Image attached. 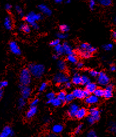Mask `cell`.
Segmentation results:
<instances>
[{
	"mask_svg": "<svg viewBox=\"0 0 116 137\" xmlns=\"http://www.w3.org/2000/svg\"><path fill=\"white\" fill-rule=\"evenodd\" d=\"M71 87H72V84L70 82L68 81L64 84V87L66 88H70Z\"/></svg>",
	"mask_w": 116,
	"mask_h": 137,
	"instance_id": "obj_51",
	"label": "cell"
},
{
	"mask_svg": "<svg viewBox=\"0 0 116 137\" xmlns=\"http://www.w3.org/2000/svg\"><path fill=\"white\" fill-rule=\"evenodd\" d=\"M87 121H88V122L90 124L92 125V124H94L95 122H96V120L93 118L92 117L90 116V115H89L87 117Z\"/></svg>",
	"mask_w": 116,
	"mask_h": 137,
	"instance_id": "obj_40",
	"label": "cell"
},
{
	"mask_svg": "<svg viewBox=\"0 0 116 137\" xmlns=\"http://www.w3.org/2000/svg\"><path fill=\"white\" fill-rule=\"evenodd\" d=\"M9 48L11 52L16 56H19L21 54V51L19 45H18V44L15 41H11L10 44H9Z\"/></svg>",
	"mask_w": 116,
	"mask_h": 137,
	"instance_id": "obj_8",
	"label": "cell"
},
{
	"mask_svg": "<svg viewBox=\"0 0 116 137\" xmlns=\"http://www.w3.org/2000/svg\"><path fill=\"white\" fill-rule=\"evenodd\" d=\"M62 101L61 100H60L59 99H58L57 98H55L54 99H50V100H48L47 103L49 104L52 105L54 107H60L62 105Z\"/></svg>",
	"mask_w": 116,
	"mask_h": 137,
	"instance_id": "obj_22",
	"label": "cell"
},
{
	"mask_svg": "<svg viewBox=\"0 0 116 137\" xmlns=\"http://www.w3.org/2000/svg\"><path fill=\"white\" fill-rule=\"evenodd\" d=\"M100 5L104 6H108L112 4V0H98Z\"/></svg>",
	"mask_w": 116,
	"mask_h": 137,
	"instance_id": "obj_29",
	"label": "cell"
},
{
	"mask_svg": "<svg viewBox=\"0 0 116 137\" xmlns=\"http://www.w3.org/2000/svg\"><path fill=\"white\" fill-rule=\"evenodd\" d=\"M78 51L79 52H86L92 54L96 51V48L91 46L88 43H82L80 45L78 48Z\"/></svg>",
	"mask_w": 116,
	"mask_h": 137,
	"instance_id": "obj_6",
	"label": "cell"
},
{
	"mask_svg": "<svg viewBox=\"0 0 116 137\" xmlns=\"http://www.w3.org/2000/svg\"><path fill=\"white\" fill-rule=\"evenodd\" d=\"M59 29L62 32L66 33L69 30V27L66 24H63L59 26Z\"/></svg>",
	"mask_w": 116,
	"mask_h": 137,
	"instance_id": "obj_35",
	"label": "cell"
},
{
	"mask_svg": "<svg viewBox=\"0 0 116 137\" xmlns=\"http://www.w3.org/2000/svg\"><path fill=\"white\" fill-rule=\"evenodd\" d=\"M39 103V99H35L34 100H33L31 103V107H37V105Z\"/></svg>",
	"mask_w": 116,
	"mask_h": 137,
	"instance_id": "obj_46",
	"label": "cell"
},
{
	"mask_svg": "<svg viewBox=\"0 0 116 137\" xmlns=\"http://www.w3.org/2000/svg\"><path fill=\"white\" fill-rule=\"evenodd\" d=\"M113 85L112 84H108L107 85L106 89L104 90V97L106 99H110L113 95Z\"/></svg>",
	"mask_w": 116,
	"mask_h": 137,
	"instance_id": "obj_13",
	"label": "cell"
},
{
	"mask_svg": "<svg viewBox=\"0 0 116 137\" xmlns=\"http://www.w3.org/2000/svg\"><path fill=\"white\" fill-rule=\"evenodd\" d=\"M108 129L113 134L116 135V122H111L109 124Z\"/></svg>",
	"mask_w": 116,
	"mask_h": 137,
	"instance_id": "obj_30",
	"label": "cell"
},
{
	"mask_svg": "<svg viewBox=\"0 0 116 137\" xmlns=\"http://www.w3.org/2000/svg\"><path fill=\"white\" fill-rule=\"evenodd\" d=\"M54 1H55V3H61L63 1V0H54Z\"/></svg>",
	"mask_w": 116,
	"mask_h": 137,
	"instance_id": "obj_57",
	"label": "cell"
},
{
	"mask_svg": "<svg viewBox=\"0 0 116 137\" xmlns=\"http://www.w3.org/2000/svg\"><path fill=\"white\" fill-rule=\"evenodd\" d=\"M38 8L45 15H48V16H50V15L52 14V11H51L50 9L49 8L47 5H45V4H40V5H38Z\"/></svg>",
	"mask_w": 116,
	"mask_h": 137,
	"instance_id": "obj_15",
	"label": "cell"
},
{
	"mask_svg": "<svg viewBox=\"0 0 116 137\" xmlns=\"http://www.w3.org/2000/svg\"><path fill=\"white\" fill-rule=\"evenodd\" d=\"M87 114H88V111H87L86 108H79V110H78L76 117L79 120H81V119L84 118L87 115Z\"/></svg>",
	"mask_w": 116,
	"mask_h": 137,
	"instance_id": "obj_16",
	"label": "cell"
},
{
	"mask_svg": "<svg viewBox=\"0 0 116 137\" xmlns=\"http://www.w3.org/2000/svg\"><path fill=\"white\" fill-rule=\"evenodd\" d=\"M75 97L73 95V94H68L66 95V99H65V102H70L74 100Z\"/></svg>",
	"mask_w": 116,
	"mask_h": 137,
	"instance_id": "obj_34",
	"label": "cell"
},
{
	"mask_svg": "<svg viewBox=\"0 0 116 137\" xmlns=\"http://www.w3.org/2000/svg\"><path fill=\"white\" fill-rule=\"evenodd\" d=\"M60 44V40L59 39H55L54 40H53L50 42V45L53 47H55V46L57 45L58 44Z\"/></svg>",
	"mask_w": 116,
	"mask_h": 137,
	"instance_id": "obj_44",
	"label": "cell"
},
{
	"mask_svg": "<svg viewBox=\"0 0 116 137\" xmlns=\"http://www.w3.org/2000/svg\"><path fill=\"white\" fill-rule=\"evenodd\" d=\"M63 51H64V53L66 54V55H70V54H74V51L72 49V48L71 46L69 45V44L65 42L63 44Z\"/></svg>",
	"mask_w": 116,
	"mask_h": 137,
	"instance_id": "obj_17",
	"label": "cell"
},
{
	"mask_svg": "<svg viewBox=\"0 0 116 137\" xmlns=\"http://www.w3.org/2000/svg\"><path fill=\"white\" fill-rule=\"evenodd\" d=\"M54 50L57 56H61L64 53L63 45H61V44H58L57 45L54 47Z\"/></svg>",
	"mask_w": 116,
	"mask_h": 137,
	"instance_id": "obj_24",
	"label": "cell"
},
{
	"mask_svg": "<svg viewBox=\"0 0 116 137\" xmlns=\"http://www.w3.org/2000/svg\"><path fill=\"white\" fill-rule=\"evenodd\" d=\"M90 82V79H89L88 76H85V75H83V76H82V84L86 85Z\"/></svg>",
	"mask_w": 116,
	"mask_h": 137,
	"instance_id": "obj_33",
	"label": "cell"
},
{
	"mask_svg": "<svg viewBox=\"0 0 116 137\" xmlns=\"http://www.w3.org/2000/svg\"><path fill=\"white\" fill-rule=\"evenodd\" d=\"M113 45L112 44H107L103 46V48L106 51H110L113 49Z\"/></svg>",
	"mask_w": 116,
	"mask_h": 137,
	"instance_id": "obj_39",
	"label": "cell"
},
{
	"mask_svg": "<svg viewBox=\"0 0 116 137\" xmlns=\"http://www.w3.org/2000/svg\"><path fill=\"white\" fill-rule=\"evenodd\" d=\"M89 113L90 116L95 119L96 121H99L100 118V112L97 108L91 107L89 110Z\"/></svg>",
	"mask_w": 116,
	"mask_h": 137,
	"instance_id": "obj_10",
	"label": "cell"
},
{
	"mask_svg": "<svg viewBox=\"0 0 116 137\" xmlns=\"http://www.w3.org/2000/svg\"><path fill=\"white\" fill-rule=\"evenodd\" d=\"M104 90H103L102 88H97L94 92V94L98 98H99V97H104Z\"/></svg>",
	"mask_w": 116,
	"mask_h": 137,
	"instance_id": "obj_31",
	"label": "cell"
},
{
	"mask_svg": "<svg viewBox=\"0 0 116 137\" xmlns=\"http://www.w3.org/2000/svg\"><path fill=\"white\" fill-rule=\"evenodd\" d=\"M114 24L116 25V17H115L114 19Z\"/></svg>",
	"mask_w": 116,
	"mask_h": 137,
	"instance_id": "obj_60",
	"label": "cell"
},
{
	"mask_svg": "<svg viewBox=\"0 0 116 137\" xmlns=\"http://www.w3.org/2000/svg\"><path fill=\"white\" fill-rule=\"evenodd\" d=\"M31 26H32V28H33V29H35V30H37L39 28L38 24L36 22H35V23H33L32 24H31Z\"/></svg>",
	"mask_w": 116,
	"mask_h": 137,
	"instance_id": "obj_49",
	"label": "cell"
},
{
	"mask_svg": "<svg viewBox=\"0 0 116 137\" xmlns=\"http://www.w3.org/2000/svg\"><path fill=\"white\" fill-rule=\"evenodd\" d=\"M99 74V73L97 71L94 70H91L90 71H89V74H90V76L93 77H96L98 76Z\"/></svg>",
	"mask_w": 116,
	"mask_h": 137,
	"instance_id": "obj_43",
	"label": "cell"
},
{
	"mask_svg": "<svg viewBox=\"0 0 116 137\" xmlns=\"http://www.w3.org/2000/svg\"><path fill=\"white\" fill-rule=\"evenodd\" d=\"M72 94L74 95L75 98L80 99L86 98L90 95V93L87 91L86 90H83L80 89V88H76V89L73 90Z\"/></svg>",
	"mask_w": 116,
	"mask_h": 137,
	"instance_id": "obj_7",
	"label": "cell"
},
{
	"mask_svg": "<svg viewBox=\"0 0 116 137\" xmlns=\"http://www.w3.org/2000/svg\"><path fill=\"white\" fill-rule=\"evenodd\" d=\"M83 63H82V62H79V63H77V68L78 69H82L83 67Z\"/></svg>",
	"mask_w": 116,
	"mask_h": 137,
	"instance_id": "obj_50",
	"label": "cell"
},
{
	"mask_svg": "<svg viewBox=\"0 0 116 137\" xmlns=\"http://www.w3.org/2000/svg\"><path fill=\"white\" fill-rule=\"evenodd\" d=\"M20 30L25 33H29L31 31V27L28 24H24L20 26Z\"/></svg>",
	"mask_w": 116,
	"mask_h": 137,
	"instance_id": "obj_27",
	"label": "cell"
},
{
	"mask_svg": "<svg viewBox=\"0 0 116 137\" xmlns=\"http://www.w3.org/2000/svg\"><path fill=\"white\" fill-rule=\"evenodd\" d=\"M79 109V106H78V105L76 104H71L70 106H69L68 111V114L69 115V116L71 117V118L76 117V114Z\"/></svg>",
	"mask_w": 116,
	"mask_h": 137,
	"instance_id": "obj_9",
	"label": "cell"
},
{
	"mask_svg": "<svg viewBox=\"0 0 116 137\" xmlns=\"http://www.w3.org/2000/svg\"><path fill=\"white\" fill-rule=\"evenodd\" d=\"M8 85V82L6 81H2L0 82V90L6 87Z\"/></svg>",
	"mask_w": 116,
	"mask_h": 137,
	"instance_id": "obj_45",
	"label": "cell"
},
{
	"mask_svg": "<svg viewBox=\"0 0 116 137\" xmlns=\"http://www.w3.org/2000/svg\"><path fill=\"white\" fill-rule=\"evenodd\" d=\"M3 95V90H0V99L2 98Z\"/></svg>",
	"mask_w": 116,
	"mask_h": 137,
	"instance_id": "obj_56",
	"label": "cell"
},
{
	"mask_svg": "<svg viewBox=\"0 0 116 137\" xmlns=\"http://www.w3.org/2000/svg\"><path fill=\"white\" fill-rule=\"evenodd\" d=\"M57 66L58 69L61 71H64L66 68V64L63 60H60L57 62Z\"/></svg>",
	"mask_w": 116,
	"mask_h": 137,
	"instance_id": "obj_26",
	"label": "cell"
},
{
	"mask_svg": "<svg viewBox=\"0 0 116 137\" xmlns=\"http://www.w3.org/2000/svg\"><path fill=\"white\" fill-rule=\"evenodd\" d=\"M46 97H47V98L49 99V100L54 99L55 98V94L53 92H48L47 95H46Z\"/></svg>",
	"mask_w": 116,
	"mask_h": 137,
	"instance_id": "obj_41",
	"label": "cell"
},
{
	"mask_svg": "<svg viewBox=\"0 0 116 137\" xmlns=\"http://www.w3.org/2000/svg\"><path fill=\"white\" fill-rule=\"evenodd\" d=\"M67 59H68V61L69 63L72 64H77L78 63L77 57L75 54L69 55V56L67 57Z\"/></svg>",
	"mask_w": 116,
	"mask_h": 137,
	"instance_id": "obj_25",
	"label": "cell"
},
{
	"mask_svg": "<svg viewBox=\"0 0 116 137\" xmlns=\"http://www.w3.org/2000/svg\"><path fill=\"white\" fill-rule=\"evenodd\" d=\"M21 88V92L22 96V98L24 99H27L30 97L31 94V88L28 87V86H20Z\"/></svg>",
	"mask_w": 116,
	"mask_h": 137,
	"instance_id": "obj_11",
	"label": "cell"
},
{
	"mask_svg": "<svg viewBox=\"0 0 116 137\" xmlns=\"http://www.w3.org/2000/svg\"><path fill=\"white\" fill-rule=\"evenodd\" d=\"M14 135V131L10 126H6L0 134V137H10Z\"/></svg>",
	"mask_w": 116,
	"mask_h": 137,
	"instance_id": "obj_12",
	"label": "cell"
},
{
	"mask_svg": "<svg viewBox=\"0 0 116 137\" xmlns=\"http://www.w3.org/2000/svg\"><path fill=\"white\" fill-rule=\"evenodd\" d=\"M112 36H113V38L116 40V31H114L113 32V34H112Z\"/></svg>",
	"mask_w": 116,
	"mask_h": 137,
	"instance_id": "obj_55",
	"label": "cell"
},
{
	"mask_svg": "<svg viewBox=\"0 0 116 137\" xmlns=\"http://www.w3.org/2000/svg\"><path fill=\"white\" fill-rule=\"evenodd\" d=\"M110 79L105 72H100L97 76V82L102 86H107L109 84Z\"/></svg>",
	"mask_w": 116,
	"mask_h": 137,
	"instance_id": "obj_5",
	"label": "cell"
},
{
	"mask_svg": "<svg viewBox=\"0 0 116 137\" xmlns=\"http://www.w3.org/2000/svg\"><path fill=\"white\" fill-rule=\"evenodd\" d=\"M47 86H48L47 83H42L39 88V91L41 92L44 91L46 89V88H47Z\"/></svg>",
	"mask_w": 116,
	"mask_h": 137,
	"instance_id": "obj_38",
	"label": "cell"
},
{
	"mask_svg": "<svg viewBox=\"0 0 116 137\" xmlns=\"http://www.w3.org/2000/svg\"><path fill=\"white\" fill-rule=\"evenodd\" d=\"M87 137H98V136L95 131H93V130H90V131H89V132L88 133Z\"/></svg>",
	"mask_w": 116,
	"mask_h": 137,
	"instance_id": "obj_42",
	"label": "cell"
},
{
	"mask_svg": "<svg viewBox=\"0 0 116 137\" xmlns=\"http://www.w3.org/2000/svg\"><path fill=\"white\" fill-rule=\"evenodd\" d=\"M19 81L21 85L28 86L31 81V74L29 69L24 68L21 71L19 76Z\"/></svg>",
	"mask_w": 116,
	"mask_h": 137,
	"instance_id": "obj_2",
	"label": "cell"
},
{
	"mask_svg": "<svg viewBox=\"0 0 116 137\" xmlns=\"http://www.w3.org/2000/svg\"><path fill=\"white\" fill-rule=\"evenodd\" d=\"M85 102L88 105H95L99 102V98L95 95H90L86 98Z\"/></svg>",
	"mask_w": 116,
	"mask_h": 137,
	"instance_id": "obj_14",
	"label": "cell"
},
{
	"mask_svg": "<svg viewBox=\"0 0 116 137\" xmlns=\"http://www.w3.org/2000/svg\"><path fill=\"white\" fill-rule=\"evenodd\" d=\"M5 8L6 10L10 11L11 10V8H12V6H11V5L10 4H6L5 6Z\"/></svg>",
	"mask_w": 116,
	"mask_h": 137,
	"instance_id": "obj_52",
	"label": "cell"
},
{
	"mask_svg": "<svg viewBox=\"0 0 116 137\" xmlns=\"http://www.w3.org/2000/svg\"><path fill=\"white\" fill-rule=\"evenodd\" d=\"M58 56H57V54L53 55V59H57V58H58Z\"/></svg>",
	"mask_w": 116,
	"mask_h": 137,
	"instance_id": "obj_58",
	"label": "cell"
},
{
	"mask_svg": "<svg viewBox=\"0 0 116 137\" xmlns=\"http://www.w3.org/2000/svg\"><path fill=\"white\" fill-rule=\"evenodd\" d=\"M42 18V15L39 13H36L34 12H31L26 15L25 17V21L29 24H32L35 22L41 20Z\"/></svg>",
	"mask_w": 116,
	"mask_h": 137,
	"instance_id": "obj_3",
	"label": "cell"
},
{
	"mask_svg": "<svg viewBox=\"0 0 116 137\" xmlns=\"http://www.w3.org/2000/svg\"><path fill=\"white\" fill-rule=\"evenodd\" d=\"M37 112V107H31L30 109L28 110L26 114V117L28 119L32 118L33 116H35V115L36 114Z\"/></svg>",
	"mask_w": 116,
	"mask_h": 137,
	"instance_id": "obj_21",
	"label": "cell"
},
{
	"mask_svg": "<svg viewBox=\"0 0 116 137\" xmlns=\"http://www.w3.org/2000/svg\"><path fill=\"white\" fill-rule=\"evenodd\" d=\"M15 10H16V11L18 12V14L21 17L24 16V12L23 11H22V9L21 8V6H19L18 5L15 6Z\"/></svg>",
	"mask_w": 116,
	"mask_h": 137,
	"instance_id": "obj_37",
	"label": "cell"
},
{
	"mask_svg": "<svg viewBox=\"0 0 116 137\" xmlns=\"http://www.w3.org/2000/svg\"><path fill=\"white\" fill-rule=\"evenodd\" d=\"M63 129V125L61 124H56L52 128V131L55 134H59L62 132Z\"/></svg>",
	"mask_w": 116,
	"mask_h": 137,
	"instance_id": "obj_23",
	"label": "cell"
},
{
	"mask_svg": "<svg viewBox=\"0 0 116 137\" xmlns=\"http://www.w3.org/2000/svg\"><path fill=\"white\" fill-rule=\"evenodd\" d=\"M46 137H56V134L52 133V134H49V135H48Z\"/></svg>",
	"mask_w": 116,
	"mask_h": 137,
	"instance_id": "obj_54",
	"label": "cell"
},
{
	"mask_svg": "<svg viewBox=\"0 0 116 137\" xmlns=\"http://www.w3.org/2000/svg\"><path fill=\"white\" fill-rule=\"evenodd\" d=\"M96 5V0H89V6L91 10H93Z\"/></svg>",
	"mask_w": 116,
	"mask_h": 137,
	"instance_id": "obj_47",
	"label": "cell"
},
{
	"mask_svg": "<svg viewBox=\"0 0 116 137\" xmlns=\"http://www.w3.org/2000/svg\"><path fill=\"white\" fill-rule=\"evenodd\" d=\"M57 37L58 38V39H63L68 37V34H66V33L64 32H59L57 34Z\"/></svg>",
	"mask_w": 116,
	"mask_h": 137,
	"instance_id": "obj_36",
	"label": "cell"
},
{
	"mask_svg": "<svg viewBox=\"0 0 116 137\" xmlns=\"http://www.w3.org/2000/svg\"><path fill=\"white\" fill-rule=\"evenodd\" d=\"M29 70L31 75L37 78H39L45 72V67L43 65L39 64H31L29 65Z\"/></svg>",
	"mask_w": 116,
	"mask_h": 137,
	"instance_id": "obj_1",
	"label": "cell"
},
{
	"mask_svg": "<svg viewBox=\"0 0 116 137\" xmlns=\"http://www.w3.org/2000/svg\"><path fill=\"white\" fill-rule=\"evenodd\" d=\"M26 105V101L25 100V99L23 98H21L19 99L18 101V107L19 109H22L24 107H25Z\"/></svg>",
	"mask_w": 116,
	"mask_h": 137,
	"instance_id": "obj_32",
	"label": "cell"
},
{
	"mask_svg": "<svg viewBox=\"0 0 116 137\" xmlns=\"http://www.w3.org/2000/svg\"><path fill=\"white\" fill-rule=\"evenodd\" d=\"M82 128H83V124H79L77 126L75 130V134H79L80 132V131L82 130Z\"/></svg>",
	"mask_w": 116,
	"mask_h": 137,
	"instance_id": "obj_48",
	"label": "cell"
},
{
	"mask_svg": "<svg viewBox=\"0 0 116 137\" xmlns=\"http://www.w3.org/2000/svg\"><path fill=\"white\" fill-rule=\"evenodd\" d=\"M70 3V0H67L66 1V3L67 4H69V3Z\"/></svg>",
	"mask_w": 116,
	"mask_h": 137,
	"instance_id": "obj_59",
	"label": "cell"
},
{
	"mask_svg": "<svg viewBox=\"0 0 116 137\" xmlns=\"http://www.w3.org/2000/svg\"><path fill=\"white\" fill-rule=\"evenodd\" d=\"M53 81L55 83L58 84H65L67 82L69 81V77L65 73L59 72L53 78Z\"/></svg>",
	"mask_w": 116,
	"mask_h": 137,
	"instance_id": "obj_4",
	"label": "cell"
},
{
	"mask_svg": "<svg viewBox=\"0 0 116 137\" xmlns=\"http://www.w3.org/2000/svg\"><path fill=\"white\" fill-rule=\"evenodd\" d=\"M97 88V86L94 83H91V82H90V83L86 85V90L90 94L94 93Z\"/></svg>",
	"mask_w": 116,
	"mask_h": 137,
	"instance_id": "obj_18",
	"label": "cell"
},
{
	"mask_svg": "<svg viewBox=\"0 0 116 137\" xmlns=\"http://www.w3.org/2000/svg\"><path fill=\"white\" fill-rule=\"evenodd\" d=\"M66 95L67 94H66L65 92L63 91H60L59 93L57 94V98L59 99L60 100H61L62 102H65Z\"/></svg>",
	"mask_w": 116,
	"mask_h": 137,
	"instance_id": "obj_28",
	"label": "cell"
},
{
	"mask_svg": "<svg viewBox=\"0 0 116 137\" xmlns=\"http://www.w3.org/2000/svg\"><path fill=\"white\" fill-rule=\"evenodd\" d=\"M72 83L76 85H80L82 84V76L80 74L76 73L72 78Z\"/></svg>",
	"mask_w": 116,
	"mask_h": 137,
	"instance_id": "obj_20",
	"label": "cell"
},
{
	"mask_svg": "<svg viewBox=\"0 0 116 137\" xmlns=\"http://www.w3.org/2000/svg\"><path fill=\"white\" fill-rule=\"evenodd\" d=\"M110 71H113V72L115 71L116 70V67L114 65H111L110 67Z\"/></svg>",
	"mask_w": 116,
	"mask_h": 137,
	"instance_id": "obj_53",
	"label": "cell"
},
{
	"mask_svg": "<svg viewBox=\"0 0 116 137\" xmlns=\"http://www.w3.org/2000/svg\"><path fill=\"white\" fill-rule=\"evenodd\" d=\"M4 25L6 30H11L12 28V21L11 19V18L9 16L5 17L4 19Z\"/></svg>",
	"mask_w": 116,
	"mask_h": 137,
	"instance_id": "obj_19",
	"label": "cell"
}]
</instances>
